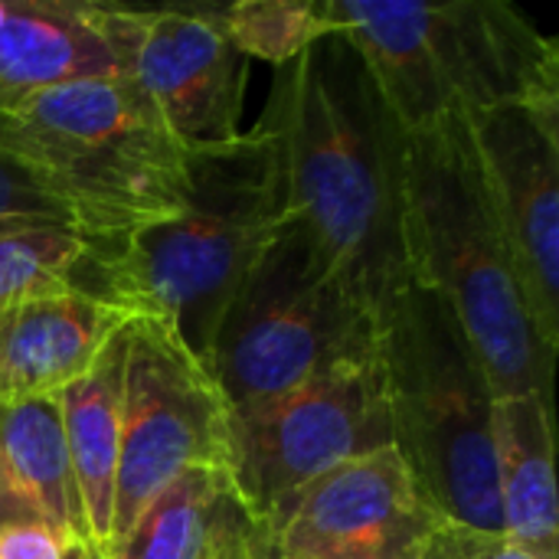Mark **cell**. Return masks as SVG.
<instances>
[{
  "label": "cell",
  "mask_w": 559,
  "mask_h": 559,
  "mask_svg": "<svg viewBox=\"0 0 559 559\" xmlns=\"http://www.w3.org/2000/svg\"><path fill=\"white\" fill-rule=\"evenodd\" d=\"M121 383L124 328L115 334L95 367L56 396L75 488L85 511L88 544L98 557H105L111 547L115 485L121 459Z\"/></svg>",
  "instance_id": "obj_18"
},
{
  "label": "cell",
  "mask_w": 559,
  "mask_h": 559,
  "mask_svg": "<svg viewBox=\"0 0 559 559\" xmlns=\"http://www.w3.org/2000/svg\"><path fill=\"white\" fill-rule=\"evenodd\" d=\"M468 128L524 295L559 350V108L504 105Z\"/></svg>",
  "instance_id": "obj_11"
},
{
  "label": "cell",
  "mask_w": 559,
  "mask_h": 559,
  "mask_svg": "<svg viewBox=\"0 0 559 559\" xmlns=\"http://www.w3.org/2000/svg\"><path fill=\"white\" fill-rule=\"evenodd\" d=\"M400 242L409 282L452 311L495 400L534 393L554 403L557 347L544 337L524 295L468 118L403 131Z\"/></svg>",
  "instance_id": "obj_2"
},
{
  "label": "cell",
  "mask_w": 559,
  "mask_h": 559,
  "mask_svg": "<svg viewBox=\"0 0 559 559\" xmlns=\"http://www.w3.org/2000/svg\"><path fill=\"white\" fill-rule=\"evenodd\" d=\"M377 344L380 318L347 292L311 236L285 216L229 295L203 367L236 413L334 364L373 357Z\"/></svg>",
  "instance_id": "obj_7"
},
{
  "label": "cell",
  "mask_w": 559,
  "mask_h": 559,
  "mask_svg": "<svg viewBox=\"0 0 559 559\" xmlns=\"http://www.w3.org/2000/svg\"><path fill=\"white\" fill-rule=\"evenodd\" d=\"M88 550L92 547L85 540L56 527H0V559H82Z\"/></svg>",
  "instance_id": "obj_22"
},
{
  "label": "cell",
  "mask_w": 559,
  "mask_h": 559,
  "mask_svg": "<svg viewBox=\"0 0 559 559\" xmlns=\"http://www.w3.org/2000/svg\"><path fill=\"white\" fill-rule=\"evenodd\" d=\"M102 23L128 72L187 151L236 141L249 59L216 29L206 7L138 10L102 3Z\"/></svg>",
  "instance_id": "obj_10"
},
{
  "label": "cell",
  "mask_w": 559,
  "mask_h": 559,
  "mask_svg": "<svg viewBox=\"0 0 559 559\" xmlns=\"http://www.w3.org/2000/svg\"><path fill=\"white\" fill-rule=\"evenodd\" d=\"M495 488L501 531L540 559H559L554 403L518 393L491 403Z\"/></svg>",
  "instance_id": "obj_16"
},
{
  "label": "cell",
  "mask_w": 559,
  "mask_h": 559,
  "mask_svg": "<svg viewBox=\"0 0 559 559\" xmlns=\"http://www.w3.org/2000/svg\"><path fill=\"white\" fill-rule=\"evenodd\" d=\"M0 147L88 242L160 223L187 200L190 151L128 72L59 85L0 118Z\"/></svg>",
  "instance_id": "obj_5"
},
{
  "label": "cell",
  "mask_w": 559,
  "mask_h": 559,
  "mask_svg": "<svg viewBox=\"0 0 559 559\" xmlns=\"http://www.w3.org/2000/svg\"><path fill=\"white\" fill-rule=\"evenodd\" d=\"M16 524L56 527L88 544L56 400L0 406V527Z\"/></svg>",
  "instance_id": "obj_17"
},
{
  "label": "cell",
  "mask_w": 559,
  "mask_h": 559,
  "mask_svg": "<svg viewBox=\"0 0 559 559\" xmlns=\"http://www.w3.org/2000/svg\"><path fill=\"white\" fill-rule=\"evenodd\" d=\"M98 559H105V557H98Z\"/></svg>",
  "instance_id": "obj_26"
},
{
  "label": "cell",
  "mask_w": 559,
  "mask_h": 559,
  "mask_svg": "<svg viewBox=\"0 0 559 559\" xmlns=\"http://www.w3.org/2000/svg\"><path fill=\"white\" fill-rule=\"evenodd\" d=\"M413 559H540L504 531H481L459 521H442L416 550Z\"/></svg>",
  "instance_id": "obj_21"
},
{
  "label": "cell",
  "mask_w": 559,
  "mask_h": 559,
  "mask_svg": "<svg viewBox=\"0 0 559 559\" xmlns=\"http://www.w3.org/2000/svg\"><path fill=\"white\" fill-rule=\"evenodd\" d=\"M128 321L85 292L43 295L0 311V406L56 400L95 367Z\"/></svg>",
  "instance_id": "obj_13"
},
{
  "label": "cell",
  "mask_w": 559,
  "mask_h": 559,
  "mask_svg": "<svg viewBox=\"0 0 559 559\" xmlns=\"http://www.w3.org/2000/svg\"><path fill=\"white\" fill-rule=\"evenodd\" d=\"M331 33L370 69L400 131L504 105L559 108V39L508 0H324Z\"/></svg>",
  "instance_id": "obj_4"
},
{
  "label": "cell",
  "mask_w": 559,
  "mask_h": 559,
  "mask_svg": "<svg viewBox=\"0 0 559 559\" xmlns=\"http://www.w3.org/2000/svg\"><path fill=\"white\" fill-rule=\"evenodd\" d=\"M88 239L66 219L0 216V311L29 298L75 292Z\"/></svg>",
  "instance_id": "obj_19"
},
{
  "label": "cell",
  "mask_w": 559,
  "mask_h": 559,
  "mask_svg": "<svg viewBox=\"0 0 559 559\" xmlns=\"http://www.w3.org/2000/svg\"><path fill=\"white\" fill-rule=\"evenodd\" d=\"M265 559H272V554H269V557H265Z\"/></svg>",
  "instance_id": "obj_25"
},
{
  "label": "cell",
  "mask_w": 559,
  "mask_h": 559,
  "mask_svg": "<svg viewBox=\"0 0 559 559\" xmlns=\"http://www.w3.org/2000/svg\"><path fill=\"white\" fill-rule=\"evenodd\" d=\"M197 468H229V406L167 321L131 318L124 324L121 459L108 554L167 485Z\"/></svg>",
  "instance_id": "obj_9"
},
{
  "label": "cell",
  "mask_w": 559,
  "mask_h": 559,
  "mask_svg": "<svg viewBox=\"0 0 559 559\" xmlns=\"http://www.w3.org/2000/svg\"><path fill=\"white\" fill-rule=\"evenodd\" d=\"M442 521L386 445L308 485L272 531V559H413Z\"/></svg>",
  "instance_id": "obj_12"
},
{
  "label": "cell",
  "mask_w": 559,
  "mask_h": 559,
  "mask_svg": "<svg viewBox=\"0 0 559 559\" xmlns=\"http://www.w3.org/2000/svg\"><path fill=\"white\" fill-rule=\"evenodd\" d=\"M393 445L380 357L334 364L295 390L229 413V472L275 531L321 475Z\"/></svg>",
  "instance_id": "obj_8"
},
{
  "label": "cell",
  "mask_w": 559,
  "mask_h": 559,
  "mask_svg": "<svg viewBox=\"0 0 559 559\" xmlns=\"http://www.w3.org/2000/svg\"><path fill=\"white\" fill-rule=\"evenodd\" d=\"M0 216H52L66 219L62 206L0 147Z\"/></svg>",
  "instance_id": "obj_23"
},
{
  "label": "cell",
  "mask_w": 559,
  "mask_h": 559,
  "mask_svg": "<svg viewBox=\"0 0 559 559\" xmlns=\"http://www.w3.org/2000/svg\"><path fill=\"white\" fill-rule=\"evenodd\" d=\"M272 531L229 468H197L167 485L105 559H265Z\"/></svg>",
  "instance_id": "obj_15"
},
{
  "label": "cell",
  "mask_w": 559,
  "mask_h": 559,
  "mask_svg": "<svg viewBox=\"0 0 559 559\" xmlns=\"http://www.w3.org/2000/svg\"><path fill=\"white\" fill-rule=\"evenodd\" d=\"M380 373L393 449L445 521L501 531L491 383L452 311L406 285L380 318Z\"/></svg>",
  "instance_id": "obj_6"
},
{
  "label": "cell",
  "mask_w": 559,
  "mask_h": 559,
  "mask_svg": "<svg viewBox=\"0 0 559 559\" xmlns=\"http://www.w3.org/2000/svg\"><path fill=\"white\" fill-rule=\"evenodd\" d=\"M282 219L278 144L259 118L229 144L190 151L187 200L174 216L88 242L75 292L128 318L167 321L203 364L229 295Z\"/></svg>",
  "instance_id": "obj_3"
},
{
  "label": "cell",
  "mask_w": 559,
  "mask_h": 559,
  "mask_svg": "<svg viewBox=\"0 0 559 559\" xmlns=\"http://www.w3.org/2000/svg\"><path fill=\"white\" fill-rule=\"evenodd\" d=\"M82 559H98V554H95V550H88V554H85Z\"/></svg>",
  "instance_id": "obj_24"
},
{
  "label": "cell",
  "mask_w": 559,
  "mask_h": 559,
  "mask_svg": "<svg viewBox=\"0 0 559 559\" xmlns=\"http://www.w3.org/2000/svg\"><path fill=\"white\" fill-rule=\"evenodd\" d=\"M206 13L239 56L275 69L334 36L324 0H239L206 7Z\"/></svg>",
  "instance_id": "obj_20"
},
{
  "label": "cell",
  "mask_w": 559,
  "mask_h": 559,
  "mask_svg": "<svg viewBox=\"0 0 559 559\" xmlns=\"http://www.w3.org/2000/svg\"><path fill=\"white\" fill-rule=\"evenodd\" d=\"M282 206L377 318L409 285L400 242V124L344 36L282 66L262 111Z\"/></svg>",
  "instance_id": "obj_1"
},
{
  "label": "cell",
  "mask_w": 559,
  "mask_h": 559,
  "mask_svg": "<svg viewBox=\"0 0 559 559\" xmlns=\"http://www.w3.org/2000/svg\"><path fill=\"white\" fill-rule=\"evenodd\" d=\"M121 72L95 0H0V118L39 95Z\"/></svg>",
  "instance_id": "obj_14"
}]
</instances>
